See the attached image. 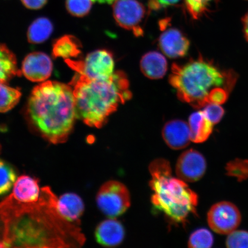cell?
<instances>
[{"mask_svg":"<svg viewBox=\"0 0 248 248\" xmlns=\"http://www.w3.org/2000/svg\"><path fill=\"white\" fill-rule=\"evenodd\" d=\"M243 24L244 35L248 41V12L243 18Z\"/></svg>","mask_w":248,"mask_h":248,"instance_id":"obj_32","label":"cell"},{"mask_svg":"<svg viewBox=\"0 0 248 248\" xmlns=\"http://www.w3.org/2000/svg\"><path fill=\"white\" fill-rule=\"evenodd\" d=\"M116 0H92L93 2H98L99 4H112Z\"/></svg>","mask_w":248,"mask_h":248,"instance_id":"obj_33","label":"cell"},{"mask_svg":"<svg viewBox=\"0 0 248 248\" xmlns=\"http://www.w3.org/2000/svg\"><path fill=\"white\" fill-rule=\"evenodd\" d=\"M66 62L77 73L93 80L108 79L114 73L113 54L106 49L93 51L83 61L67 60Z\"/></svg>","mask_w":248,"mask_h":248,"instance_id":"obj_7","label":"cell"},{"mask_svg":"<svg viewBox=\"0 0 248 248\" xmlns=\"http://www.w3.org/2000/svg\"><path fill=\"white\" fill-rule=\"evenodd\" d=\"M214 244L213 235L206 229L195 231L189 238L188 246L191 248H210Z\"/></svg>","mask_w":248,"mask_h":248,"instance_id":"obj_24","label":"cell"},{"mask_svg":"<svg viewBox=\"0 0 248 248\" xmlns=\"http://www.w3.org/2000/svg\"><path fill=\"white\" fill-rule=\"evenodd\" d=\"M206 167V161L202 154L191 149L179 156L176 163V173L178 178L186 182H195L203 177Z\"/></svg>","mask_w":248,"mask_h":248,"instance_id":"obj_10","label":"cell"},{"mask_svg":"<svg viewBox=\"0 0 248 248\" xmlns=\"http://www.w3.org/2000/svg\"><path fill=\"white\" fill-rule=\"evenodd\" d=\"M181 0H149V7L151 9H159L169 6L174 5Z\"/></svg>","mask_w":248,"mask_h":248,"instance_id":"obj_30","label":"cell"},{"mask_svg":"<svg viewBox=\"0 0 248 248\" xmlns=\"http://www.w3.org/2000/svg\"><path fill=\"white\" fill-rule=\"evenodd\" d=\"M21 93L6 82H0V113H5L14 108L19 102Z\"/></svg>","mask_w":248,"mask_h":248,"instance_id":"obj_22","label":"cell"},{"mask_svg":"<svg viewBox=\"0 0 248 248\" xmlns=\"http://www.w3.org/2000/svg\"><path fill=\"white\" fill-rule=\"evenodd\" d=\"M52 62L43 52H34L27 55L23 62V75L31 81L41 82L51 76Z\"/></svg>","mask_w":248,"mask_h":248,"instance_id":"obj_11","label":"cell"},{"mask_svg":"<svg viewBox=\"0 0 248 248\" xmlns=\"http://www.w3.org/2000/svg\"><path fill=\"white\" fill-rule=\"evenodd\" d=\"M241 221L239 209L229 202H220L214 204L207 213L210 228L219 234H229L236 230Z\"/></svg>","mask_w":248,"mask_h":248,"instance_id":"obj_8","label":"cell"},{"mask_svg":"<svg viewBox=\"0 0 248 248\" xmlns=\"http://www.w3.org/2000/svg\"><path fill=\"white\" fill-rule=\"evenodd\" d=\"M81 47L78 40L75 37L64 36L59 39L53 46V55L55 58L61 57L64 60L76 58L80 53Z\"/></svg>","mask_w":248,"mask_h":248,"instance_id":"obj_20","label":"cell"},{"mask_svg":"<svg viewBox=\"0 0 248 248\" xmlns=\"http://www.w3.org/2000/svg\"><path fill=\"white\" fill-rule=\"evenodd\" d=\"M226 246L229 248H248V232L236 231L228 234Z\"/></svg>","mask_w":248,"mask_h":248,"instance_id":"obj_28","label":"cell"},{"mask_svg":"<svg viewBox=\"0 0 248 248\" xmlns=\"http://www.w3.org/2000/svg\"><path fill=\"white\" fill-rule=\"evenodd\" d=\"M214 124L207 119L202 111L192 114L189 117L191 141L195 143L206 141L212 135Z\"/></svg>","mask_w":248,"mask_h":248,"instance_id":"obj_18","label":"cell"},{"mask_svg":"<svg viewBox=\"0 0 248 248\" xmlns=\"http://www.w3.org/2000/svg\"><path fill=\"white\" fill-rule=\"evenodd\" d=\"M216 0H185L187 10L195 19L202 16L209 11L212 3Z\"/></svg>","mask_w":248,"mask_h":248,"instance_id":"obj_27","label":"cell"},{"mask_svg":"<svg viewBox=\"0 0 248 248\" xmlns=\"http://www.w3.org/2000/svg\"><path fill=\"white\" fill-rule=\"evenodd\" d=\"M21 74L13 52L0 43V82L7 83L14 77L20 76Z\"/></svg>","mask_w":248,"mask_h":248,"instance_id":"obj_19","label":"cell"},{"mask_svg":"<svg viewBox=\"0 0 248 248\" xmlns=\"http://www.w3.org/2000/svg\"><path fill=\"white\" fill-rule=\"evenodd\" d=\"M58 206L62 216L74 224L79 221L85 208L81 198L74 193L62 195L58 198Z\"/></svg>","mask_w":248,"mask_h":248,"instance_id":"obj_15","label":"cell"},{"mask_svg":"<svg viewBox=\"0 0 248 248\" xmlns=\"http://www.w3.org/2000/svg\"><path fill=\"white\" fill-rule=\"evenodd\" d=\"M58 198L47 186L38 201L9 195L0 202V248H79L86 238L79 225L62 216Z\"/></svg>","mask_w":248,"mask_h":248,"instance_id":"obj_1","label":"cell"},{"mask_svg":"<svg viewBox=\"0 0 248 248\" xmlns=\"http://www.w3.org/2000/svg\"><path fill=\"white\" fill-rule=\"evenodd\" d=\"M152 203L172 224H186L197 213L198 195L183 180L173 177L168 160L157 159L149 166Z\"/></svg>","mask_w":248,"mask_h":248,"instance_id":"obj_5","label":"cell"},{"mask_svg":"<svg viewBox=\"0 0 248 248\" xmlns=\"http://www.w3.org/2000/svg\"><path fill=\"white\" fill-rule=\"evenodd\" d=\"M0 150H1V145H0Z\"/></svg>","mask_w":248,"mask_h":248,"instance_id":"obj_34","label":"cell"},{"mask_svg":"<svg viewBox=\"0 0 248 248\" xmlns=\"http://www.w3.org/2000/svg\"><path fill=\"white\" fill-rule=\"evenodd\" d=\"M226 170L228 175L243 181L248 178V160L236 159L231 161L226 165Z\"/></svg>","mask_w":248,"mask_h":248,"instance_id":"obj_25","label":"cell"},{"mask_svg":"<svg viewBox=\"0 0 248 248\" xmlns=\"http://www.w3.org/2000/svg\"><path fill=\"white\" fill-rule=\"evenodd\" d=\"M16 180L15 170L9 164L0 159V195L10 191Z\"/></svg>","mask_w":248,"mask_h":248,"instance_id":"obj_23","label":"cell"},{"mask_svg":"<svg viewBox=\"0 0 248 248\" xmlns=\"http://www.w3.org/2000/svg\"><path fill=\"white\" fill-rule=\"evenodd\" d=\"M140 69L142 74L148 78L160 79L167 72V62L159 52H149L141 58Z\"/></svg>","mask_w":248,"mask_h":248,"instance_id":"obj_16","label":"cell"},{"mask_svg":"<svg viewBox=\"0 0 248 248\" xmlns=\"http://www.w3.org/2000/svg\"><path fill=\"white\" fill-rule=\"evenodd\" d=\"M40 191L41 189L39 187L38 180L29 176L22 175L15 182L11 194L16 199L31 202L39 200Z\"/></svg>","mask_w":248,"mask_h":248,"instance_id":"obj_17","label":"cell"},{"mask_svg":"<svg viewBox=\"0 0 248 248\" xmlns=\"http://www.w3.org/2000/svg\"><path fill=\"white\" fill-rule=\"evenodd\" d=\"M207 119L210 121L214 125L218 124L224 116L225 110L220 105L209 104L204 107L203 110Z\"/></svg>","mask_w":248,"mask_h":248,"instance_id":"obj_29","label":"cell"},{"mask_svg":"<svg viewBox=\"0 0 248 248\" xmlns=\"http://www.w3.org/2000/svg\"><path fill=\"white\" fill-rule=\"evenodd\" d=\"M114 19L121 27L133 31L136 36H141L143 30L140 24L146 10L137 0H116L113 4Z\"/></svg>","mask_w":248,"mask_h":248,"instance_id":"obj_9","label":"cell"},{"mask_svg":"<svg viewBox=\"0 0 248 248\" xmlns=\"http://www.w3.org/2000/svg\"><path fill=\"white\" fill-rule=\"evenodd\" d=\"M53 25L48 18L41 17L34 20L28 30V39L30 43H41L50 36L53 31Z\"/></svg>","mask_w":248,"mask_h":248,"instance_id":"obj_21","label":"cell"},{"mask_svg":"<svg viewBox=\"0 0 248 248\" xmlns=\"http://www.w3.org/2000/svg\"><path fill=\"white\" fill-rule=\"evenodd\" d=\"M26 114L31 125L43 138L55 144L63 143L77 119L72 87L51 80L36 86Z\"/></svg>","mask_w":248,"mask_h":248,"instance_id":"obj_2","label":"cell"},{"mask_svg":"<svg viewBox=\"0 0 248 248\" xmlns=\"http://www.w3.org/2000/svg\"><path fill=\"white\" fill-rule=\"evenodd\" d=\"M96 200L99 209L110 218L123 215L131 206L128 188L116 181H109L102 185Z\"/></svg>","mask_w":248,"mask_h":248,"instance_id":"obj_6","label":"cell"},{"mask_svg":"<svg viewBox=\"0 0 248 248\" xmlns=\"http://www.w3.org/2000/svg\"><path fill=\"white\" fill-rule=\"evenodd\" d=\"M162 136L167 145L175 150L187 147L191 141L189 126L181 120H173L167 123L162 130Z\"/></svg>","mask_w":248,"mask_h":248,"instance_id":"obj_13","label":"cell"},{"mask_svg":"<svg viewBox=\"0 0 248 248\" xmlns=\"http://www.w3.org/2000/svg\"><path fill=\"white\" fill-rule=\"evenodd\" d=\"M237 78L233 70H220L212 61L200 57L185 64L173 63L169 80L180 100L200 108L208 104L213 90L225 88L232 91Z\"/></svg>","mask_w":248,"mask_h":248,"instance_id":"obj_4","label":"cell"},{"mask_svg":"<svg viewBox=\"0 0 248 248\" xmlns=\"http://www.w3.org/2000/svg\"><path fill=\"white\" fill-rule=\"evenodd\" d=\"M95 235L96 240L102 246L114 247L122 244L125 237V230L119 221L109 218L98 225Z\"/></svg>","mask_w":248,"mask_h":248,"instance_id":"obj_14","label":"cell"},{"mask_svg":"<svg viewBox=\"0 0 248 248\" xmlns=\"http://www.w3.org/2000/svg\"><path fill=\"white\" fill-rule=\"evenodd\" d=\"M70 85L77 119L94 128H102L118 107L132 97L128 78L122 71L105 80H93L76 73Z\"/></svg>","mask_w":248,"mask_h":248,"instance_id":"obj_3","label":"cell"},{"mask_svg":"<svg viewBox=\"0 0 248 248\" xmlns=\"http://www.w3.org/2000/svg\"><path fill=\"white\" fill-rule=\"evenodd\" d=\"M92 7V0H66V8L73 16L82 17L89 14Z\"/></svg>","mask_w":248,"mask_h":248,"instance_id":"obj_26","label":"cell"},{"mask_svg":"<svg viewBox=\"0 0 248 248\" xmlns=\"http://www.w3.org/2000/svg\"><path fill=\"white\" fill-rule=\"evenodd\" d=\"M25 7L32 10H38L44 7L48 0H20Z\"/></svg>","mask_w":248,"mask_h":248,"instance_id":"obj_31","label":"cell"},{"mask_svg":"<svg viewBox=\"0 0 248 248\" xmlns=\"http://www.w3.org/2000/svg\"><path fill=\"white\" fill-rule=\"evenodd\" d=\"M159 46L161 50L167 57L178 58L187 54L190 42L181 31L170 28L161 34Z\"/></svg>","mask_w":248,"mask_h":248,"instance_id":"obj_12","label":"cell"}]
</instances>
